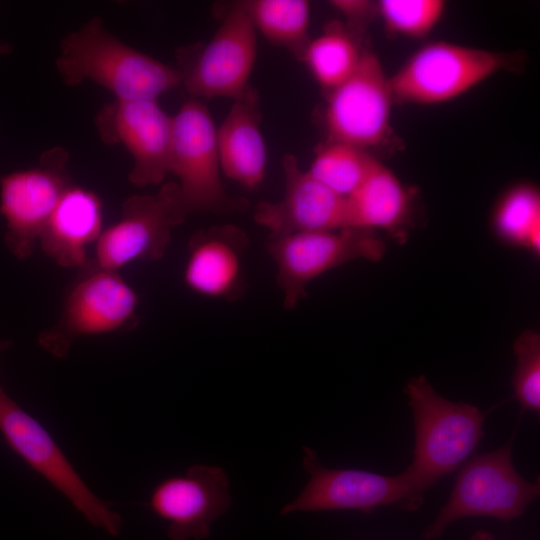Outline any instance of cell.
<instances>
[{"label":"cell","mask_w":540,"mask_h":540,"mask_svg":"<svg viewBox=\"0 0 540 540\" xmlns=\"http://www.w3.org/2000/svg\"><path fill=\"white\" fill-rule=\"evenodd\" d=\"M175 55L191 98H239L249 87L257 55L255 28L240 1L224 11L208 42L180 47Z\"/></svg>","instance_id":"cell-5"},{"label":"cell","mask_w":540,"mask_h":540,"mask_svg":"<svg viewBox=\"0 0 540 540\" xmlns=\"http://www.w3.org/2000/svg\"><path fill=\"white\" fill-rule=\"evenodd\" d=\"M267 249L276 266L283 306L294 310L307 296L311 281L356 259L379 261L386 245L376 231L343 228L269 238Z\"/></svg>","instance_id":"cell-8"},{"label":"cell","mask_w":540,"mask_h":540,"mask_svg":"<svg viewBox=\"0 0 540 540\" xmlns=\"http://www.w3.org/2000/svg\"><path fill=\"white\" fill-rule=\"evenodd\" d=\"M513 66L511 55L448 41L418 49L390 77L394 100L433 105L451 101Z\"/></svg>","instance_id":"cell-6"},{"label":"cell","mask_w":540,"mask_h":540,"mask_svg":"<svg viewBox=\"0 0 540 540\" xmlns=\"http://www.w3.org/2000/svg\"><path fill=\"white\" fill-rule=\"evenodd\" d=\"M101 140L122 144L133 158L129 181L138 187L157 185L169 174L172 116L157 100H117L95 118Z\"/></svg>","instance_id":"cell-14"},{"label":"cell","mask_w":540,"mask_h":540,"mask_svg":"<svg viewBox=\"0 0 540 540\" xmlns=\"http://www.w3.org/2000/svg\"><path fill=\"white\" fill-rule=\"evenodd\" d=\"M247 245L246 233L231 224L194 233L183 270L187 288L212 299L239 298L245 290L243 258Z\"/></svg>","instance_id":"cell-17"},{"label":"cell","mask_w":540,"mask_h":540,"mask_svg":"<svg viewBox=\"0 0 540 540\" xmlns=\"http://www.w3.org/2000/svg\"><path fill=\"white\" fill-rule=\"evenodd\" d=\"M103 202L87 188L70 185L52 212L40 238L42 251L63 268L84 269L88 247L103 228Z\"/></svg>","instance_id":"cell-18"},{"label":"cell","mask_w":540,"mask_h":540,"mask_svg":"<svg viewBox=\"0 0 540 540\" xmlns=\"http://www.w3.org/2000/svg\"><path fill=\"white\" fill-rule=\"evenodd\" d=\"M255 30L302 60L310 42V4L306 0L240 1Z\"/></svg>","instance_id":"cell-21"},{"label":"cell","mask_w":540,"mask_h":540,"mask_svg":"<svg viewBox=\"0 0 540 540\" xmlns=\"http://www.w3.org/2000/svg\"><path fill=\"white\" fill-rule=\"evenodd\" d=\"M376 161L365 149L327 141L317 149L307 171L334 192L348 197L365 180Z\"/></svg>","instance_id":"cell-24"},{"label":"cell","mask_w":540,"mask_h":540,"mask_svg":"<svg viewBox=\"0 0 540 540\" xmlns=\"http://www.w3.org/2000/svg\"><path fill=\"white\" fill-rule=\"evenodd\" d=\"M495 236L504 244L540 253V193L530 183H519L497 200L491 215Z\"/></svg>","instance_id":"cell-22"},{"label":"cell","mask_w":540,"mask_h":540,"mask_svg":"<svg viewBox=\"0 0 540 540\" xmlns=\"http://www.w3.org/2000/svg\"><path fill=\"white\" fill-rule=\"evenodd\" d=\"M258 92L249 85L217 128V148L222 174L248 190L264 181L267 152L260 127Z\"/></svg>","instance_id":"cell-19"},{"label":"cell","mask_w":540,"mask_h":540,"mask_svg":"<svg viewBox=\"0 0 540 540\" xmlns=\"http://www.w3.org/2000/svg\"><path fill=\"white\" fill-rule=\"evenodd\" d=\"M513 351L517 359L512 378L514 396L522 409L540 412V335L525 330L516 338Z\"/></svg>","instance_id":"cell-26"},{"label":"cell","mask_w":540,"mask_h":540,"mask_svg":"<svg viewBox=\"0 0 540 540\" xmlns=\"http://www.w3.org/2000/svg\"><path fill=\"white\" fill-rule=\"evenodd\" d=\"M386 29L408 38H422L438 24L445 10L442 0H381L376 4Z\"/></svg>","instance_id":"cell-25"},{"label":"cell","mask_w":540,"mask_h":540,"mask_svg":"<svg viewBox=\"0 0 540 540\" xmlns=\"http://www.w3.org/2000/svg\"><path fill=\"white\" fill-rule=\"evenodd\" d=\"M55 66L65 85L91 80L117 100H157L181 85L177 68L125 44L99 16L63 37Z\"/></svg>","instance_id":"cell-1"},{"label":"cell","mask_w":540,"mask_h":540,"mask_svg":"<svg viewBox=\"0 0 540 540\" xmlns=\"http://www.w3.org/2000/svg\"><path fill=\"white\" fill-rule=\"evenodd\" d=\"M404 391L415 433L413 460L405 471L425 491L470 457L484 435L485 413L444 398L423 375L410 379Z\"/></svg>","instance_id":"cell-2"},{"label":"cell","mask_w":540,"mask_h":540,"mask_svg":"<svg viewBox=\"0 0 540 540\" xmlns=\"http://www.w3.org/2000/svg\"><path fill=\"white\" fill-rule=\"evenodd\" d=\"M394 96L378 56L363 49L360 62L343 83L328 92L324 125L330 142L367 149L390 131Z\"/></svg>","instance_id":"cell-13"},{"label":"cell","mask_w":540,"mask_h":540,"mask_svg":"<svg viewBox=\"0 0 540 540\" xmlns=\"http://www.w3.org/2000/svg\"><path fill=\"white\" fill-rule=\"evenodd\" d=\"M347 198V228L394 233L411 215V197L397 176L380 161Z\"/></svg>","instance_id":"cell-20"},{"label":"cell","mask_w":540,"mask_h":540,"mask_svg":"<svg viewBox=\"0 0 540 540\" xmlns=\"http://www.w3.org/2000/svg\"><path fill=\"white\" fill-rule=\"evenodd\" d=\"M13 51L12 45L5 41H0V55H6Z\"/></svg>","instance_id":"cell-29"},{"label":"cell","mask_w":540,"mask_h":540,"mask_svg":"<svg viewBox=\"0 0 540 540\" xmlns=\"http://www.w3.org/2000/svg\"><path fill=\"white\" fill-rule=\"evenodd\" d=\"M303 451L309 480L299 495L283 506L282 515L333 510L369 513L383 506L416 511L424 502V491L406 471L386 476L359 469H330L321 464L315 451L306 446Z\"/></svg>","instance_id":"cell-10"},{"label":"cell","mask_w":540,"mask_h":540,"mask_svg":"<svg viewBox=\"0 0 540 540\" xmlns=\"http://www.w3.org/2000/svg\"><path fill=\"white\" fill-rule=\"evenodd\" d=\"M12 345V341L10 339H7V340H0V355L5 351L7 350L8 348H10V346Z\"/></svg>","instance_id":"cell-30"},{"label":"cell","mask_w":540,"mask_h":540,"mask_svg":"<svg viewBox=\"0 0 540 540\" xmlns=\"http://www.w3.org/2000/svg\"><path fill=\"white\" fill-rule=\"evenodd\" d=\"M64 299L58 321L39 334V345L50 355L64 358L80 337L115 333L132 328L138 295L118 272L85 267Z\"/></svg>","instance_id":"cell-9"},{"label":"cell","mask_w":540,"mask_h":540,"mask_svg":"<svg viewBox=\"0 0 540 540\" xmlns=\"http://www.w3.org/2000/svg\"><path fill=\"white\" fill-rule=\"evenodd\" d=\"M216 132L208 107L199 99L188 98L172 116L169 174L179 180V198L187 215L231 214L248 206L224 188Z\"/></svg>","instance_id":"cell-4"},{"label":"cell","mask_w":540,"mask_h":540,"mask_svg":"<svg viewBox=\"0 0 540 540\" xmlns=\"http://www.w3.org/2000/svg\"><path fill=\"white\" fill-rule=\"evenodd\" d=\"M362 52L350 30L334 21L321 35L310 40L301 61L317 83L329 92L351 76Z\"/></svg>","instance_id":"cell-23"},{"label":"cell","mask_w":540,"mask_h":540,"mask_svg":"<svg viewBox=\"0 0 540 540\" xmlns=\"http://www.w3.org/2000/svg\"><path fill=\"white\" fill-rule=\"evenodd\" d=\"M229 481L217 466L195 464L158 482L146 505L167 523L170 540H204L211 524L231 506Z\"/></svg>","instance_id":"cell-15"},{"label":"cell","mask_w":540,"mask_h":540,"mask_svg":"<svg viewBox=\"0 0 540 540\" xmlns=\"http://www.w3.org/2000/svg\"><path fill=\"white\" fill-rule=\"evenodd\" d=\"M470 540H495V538L488 531L477 530L471 535Z\"/></svg>","instance_id":"cell-28"},{"label":"cell","mask_w":540,"mask_h":540,"mask_svg":"<svg viewBox=\"0 0 540 540\" xmlns=\"http://www.w3.org/2000/svg\"><path fill=\"white\" fill-rule=\"evenodd\" d=\"M284 194L275 202L260 201L254 221L269 231V238L299 232L347 228V198L334 192L308 171L300 168L295 155L282 161Z\"/></svg>","instance_id":"cell-16"},{"label":"cell","mask_w":540,"mask_h":540,"mask_svg":"<svg viewBox=\"0 0 540 540\" xmlns=\"http://www.w3.org/2000/svg\"><path fill=\"white\" fill-rule=\"evenodd\" d=\"M0 434L12 451L60 492L90 524L111 536L120 534L122 517L92 492L49 432L1 385Z\"/></svg>","instance_id":"cell-7"},{"label":"cell","mask_w":540,"mask_h":540,"mask_svg":"<svg viewBox=\"0 0 540 540\" xmlns=\"http://www.w3.org/2000/svg\"><path fill=\"white\" fill-rule=\"evenodd\" d=\"M69 153L61 146L44 151L38 165L0 178V214L4 241L18 259L29 257L57 203L72 185Z\"/></svg>","instance_id":"cell-12"},{"label":"cell","mask_w":540,"mask_h":540,"mask_svg":"<svg viewBox=\"0 0 540 540\" xmlns=\"http://www.w3.org/2000/svg\"><path fill=\"white\" fill-rule=\"evenodd\" d=\"M186 216L176 182L165 183L155 194L130 196L119 219L102 230L95 242L93 262L87 266L118 272L136 261L161 259L172 230Z\"/></svg>","instance_id":"cell-11"},{"label":"cell","mask_w":540,"mask_h":540,"mask_svg":"<svg viewBox=\"0 0 540 540\" xmlns=\"http://www.w3.org/2000/svg\"><path fill=\"white\" fill-rule=\"evenodd\" d=\"M352 25H360L367 21L376 4L364 0H334L330 2Z\"/></svg>","instance_id":"cell-27"},{"label":"cell","mask_w":540,"mask_h":540,"mask_svg":"<svg viewBox=\"0 0 540 540\" xmlns=\"http://www.w3.org/2000/svg\"><path fill=\"white\" fill-rule=\"evenodd\" d=\"M540 485L522 477L512 461V440L462 465L446 504L423 531L422 540H438L453 522L487 516L509 522L521 516L539 497Z\"/></svg>","instance_id":"cell-3"}]
</instances>
